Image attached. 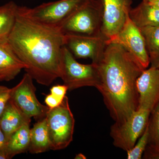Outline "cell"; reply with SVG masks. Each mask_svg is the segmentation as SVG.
Returning <instances> with one entry per match:
<instances>
[{
  "label": "cell",
  "instance_id": "18",
  "mask_svg": "<svg viewBox=\"0 0 159 159\" xmlns=\"http://www.w3.org/2000/svg\"><path fill=\"white\" fill-rule=\"evenodd\" d=\"M30 123H27L23 125L8 139L6 148L8 159L29 151L31 130Z\"/></svg>",
  "mask_w": 159,
  "mask_h": 159
},
{
  "label": "cell",
  "instance_id": "22",
  "mask_svg": "<svg viewBox=\"0 0 159 159\" xmlns=\"http://www.w3.org/2000/svg\"><path fill=\"white\" fill-rule=\"evenodd\" d=\"M11 89L0 86V119L11 98Z\"/></svg>",
  "mask_w": 159,
  "mask_h": 159
},
{
  "label": "cell",
  "instance_id": "28",
  "mask_svg": "<svg viewBox=\"0 0 159 159\" xmlns=\"http://www.w3.org/2000/svg\"><path fill=\"white\" fill-rule=\"evenodd\" d=\"M149 4H151V5H152V6L159 9V0L155 1V2H153L152 3H149Z\"/></svg>",
  "mask_w": 159,
  "mask_h": 159
},
{
  "label": "cell",
  "instance_id": "12",
  "mask_svg": "<svg viewBox=\"0 0 159 159\" xmlns=\"http://www.w3.org/2000/svg\"><path fill=\"white\" fill-rule=\"evenodd\" d=\"M138 108L151 111L159 101V68L145 69L137 80Z\"/></svg>",
  "mask_w": 159,
  "mask_h": 159
},
{
  "label": "cell",
  "instance_id": "16",
  "mask_svg": "<svg viewBox=\"0 0 159 159\" xmlns=\"http://www.w3.org/2000/svg\"><path fill=\"white\" fill-rule=\"evenodd\" d=\"M50 150V140L46 117L39 120L30 130L29 151L32 154H39Z\"/></svg>",
  "mask_w": 159,
  "mask_h": 159
},
{
  "label": "cell",
  "instance_id": "8",
  "mask_svg": "<svg viewBox=\"0 0 159 159\" xmlns=\"http://www.w3.org/2000/svg\"><path fill=\"white\" fill-rule=\"evenodd\" d=\"M33 80L29 74H25L21 81L11 89L10 99L25 115L39 121L45 118L50 108L37 99Z\"/></svg>",
  "mask_w": 159,
  "mask_h": 159
},
{
  "label": "cell",
  "instance_id": "3",
  "mask_svg": "<svg viewBox=\"0 0 159 159\" xmlns=\"http://www.w3.org/2000/svg\"><path fill=\"white\" fill-rule=\"evenodd\" d=\"M103 7L101 0H86L59 29L65 35L102 36Z\"/></svg>",
  "mask_w": 159,
  "mask_h": 159
},
{
  "label": "cell",
  "instance_id": "5",
  "mask_svg": "<svg viewBox=\"0 0 159 159\" xmlns=\"http://www.w3.org/2000/svg\"><path fill=\"white\" fill-rule=\"evenodd\" d=\"M60 78L70 91L83 87L97 88L99 80L98 69L95 64L86 65L77 62L65 46L62 50Z\"/></svg>",
  "mask_w": 159,
  "mask_h": 159
},
{
  "label": "cell",
  "instance_id": "7",
  "mask_svg": "<svg viewBox=\"0 0 159 159\" xmlns=\"http://www.w3.org/2000/svg\"><path fill=\"white\" fill-rule=\"evenodd\" d=\"M150 112L139 108L123 123L115 122L110 132L114 146L126 152L132 148L145 131Z\"/></svg>",
  "mask_w": 159,
  "mask_h": 159
},
{
  "label": "cell",
  "instance_id": "25",
  "mask_svg": "<svg viewBox=\"0 0 159 159\" xmlns=\"http://www.w3.org/2000/svg\"><path fill=\"white\" fill-rule=\"evenodd\" d=\"M8 140L3 131L0 128V154L5 155L6 157V148H7ZM7 158L8 159V157Z\"/></svg>",
  "mask_w": 159,
  "mask_h": 159
},
{
  "label": "cell",
  "instance_id": "11",
  "mask_svg": "<svg viewBox=\"0 0 159 159\" xmlns=\"http://www.w3.org/2000/svg\"><path fill=\"white\" fill-rule=\"evenodd\" d=\"M65 46L74 57L90 58L92 63H96L100 58L107 43V40L102 36L93 37L65 35Z\"/></svg>",
  "mask_w": 159,
  "mask_h": 159
},
{
  "label": "cell",
  "instance_id": "29",
  "mask_svg": "<svg viewBox=\"0 0 159 159\" xmlns=\"http://www.w3.org/2000/svg\"><path fill=\"white\" fill-rule=\"evenodd\" d=\"M157 1H158V0H143L142 2L145 3H147V4H149V3Z\"/></svg>",
  "mask_w": 159,
  "mask_h": 159
},
{
  "label": "cell",
  "instance_id": "14",
  "mask_svg": "<svg viewBox=\"0 0 159 159\" xmlns=\"http://www.w3.org/2000/svg\"><path fill=\"white\" fill-rule=\"evenodd\" d=\"M31 122V118L21 111L10 99L0 119V128L8 140L15 132Z\"/></svg>",
  "mask_w": 159,
  "mask_h": 159
},
{
  "label": "cell",
  "instance_id": "23",
  "mask_svg": "<svg viewBox=\"0 0 159 159\" xmlns=\"http://www.w3.org/2000/svg\"><path fill=\"white\" fill-rule=\"evenodd\" d=\"M68 90V88L64 84L54 85L50 89L51 94L61 100H63Z\"/></svg>",
  "mask_w": 159,
  "mask_h": 159
},
{
  "label": "cell",
  "instance_id": "13",
  "mask_svg": "<svg viewBox=\"0 0 159 159\" xmlns=\"http://www.w3.org/2000/svg\"><path fill=\"white\" fill-rule=\"evenodd\" d=\"M26 67L8 42L0 43V77L2 80L8 81L14 79Z\"/></svg>",
  "mask_w": 159,
  "mask_h": 159
},
{
  "label": "cell",
  "instance_id": "24",
  "mask_svg": "<svg viewBox=\"0 0 159 159\" xmlns=\"http://www.w3.org/2000/svg\"><path fill=\"white\" fill-rule=\"evenodd\" d=\"M62 101L63 100L57 98L51 94L47 95L45 99L46 105L50 109L57 107L61 103Z\"/></svg>",
  "mask_w": 159,
  "mask_h": 159
},
{
  "label": "cell",
  "instance_id": "2",
  "mask_svg": "<svg viewBox=\"0 0 159 159\" xmlns=\"http://www.w3.org/2000/svg\"><path fill=\"white\" fill-rule=\"evenodd\" d=\"M99 73L97 88L115 122L123 123L138 109L137 80L145 70L122 45L107 41L96 63Z\"/></svg>",
  "mask_w": 159,
  "mask_h": 159
},
{
  "label": "cell",
  "instance_id": "27",
  "mask_svg": "<svg viewBox=\"0 0 159 159\" xmlns=\"http://www.w3.org/2000/svg\"><path fill=\"white\" fill-rule=\"evenodd\" d=\"M75 159H86L85 156L82 153L77 154L75 157Z\"/></svg>",
  "mask_w": 159,
  "mask_h": 159
},
{
  "label": "cell",
  "instance_id": "30",
  "mask_svg": "<svg viewBox=\"0 0 159 159\" xmlns=\"http://www.w3.org/2000/svg\"><path fill=\"white\" fill-rule=\"evenodd\" d=\"M0 159H8V158L5 155L0 154Z\"/></svg>",
  "mask_w": 159,
  "mask_h": 159
},
{
  "label": "cell",
  "instance_id": "6",
  "mask_svg": "<svg viewBox=\"0 0 159 159\" xmlns=\"http://www.w3.org/2000/svg\"><path fill=\"white\" fill-rule=\"evenodd\" d=\"M86 1L59 0L43 3L33 8L23 6V9L27 16L38 22L59 29Z\"/></svg>",
  "mask_w": 159,
  "mask_h": 159
},
{
  "label": "cell",
  "instance_id": "31",
  "mask_svg": "<svg viewBox=\"0 0 159 159\" xmlns=\"http://www.w3.org/2000/svg\"><path fill=\"white\" fill-rule=\"evenodd\" d=\"M0 81H2V79L1 78V77H0Z\"/></svg>",
  "mask_w": 159,
  "mask_h": 159
},
{
  "label": "cell",
  "instance_id": "15",
  "mask_svg": "<svg viewBox=\"0 0 159 159\" xmlns=\"http://www.w3.org/2000/svg\"><path fill=\"white\" fill-rule=\"evenodd\" d=\"M147 127L148 144L143 158L159 159V101L151 111Z\"/></svg>",
  "mask_w": 159,
  "mask_h": 159
},
{
  "label": "cell",
  "instance_id": "21",
  "mask_svg": "<svg viewBox=\"0 0 159 159\" xmlns=\"http://www.w3.org/2000/svg\"><path fill=\"white\" fill-rule=\"evenodd\" d=\"M148 129L146 126L145 130L141 137L139 138V141L136 143L132 148L126 151L127 158L128 159H141L142 158L145 148L148 144Z\"/></svg>",
  "mask_w": 159,
  "mask_h": 159
},
{
  "label": "cell",
  "instance_id": "17",
  "mask_svg": "<svg viewBox=\"0 0 159 159\" xmlns=\"http://www.w3.org/2000/svg\"><path fill=\"white\" fill-rule=\"evenodd\" d=\"M129 16L139 28L159 25V9L143 2L131 9Z\"/></svg>",
  "mask_w": 159,
  "mask_h": 159
},
{
  "label": "cell",
  "instance_id": "4",
  "mask_svg": "<svg viewBox=\"0 0 159 159\" xmlns=\"http://www.w3.org/2000/svg\"><path fill=\"white\" fill-rule=\"evenodd\" d=\"M50 140V150L64 149L73 139L75 119L66 96L57 107L50 109L46 116Z\"/></svg>",
  "mask_w": 159,
  "mask_h": 159
},
{
  "label": "cell",
  "instance_id": "19",
  "mask_svg": "<svg viewBox=\"0 0 159 159\" xmlns=\"http://www.w3.org/2000/svg\"><path fill=\"white\" fill-rule=\"evenodd\" d=\"M19 7L13 1L0 7V43L8 42L15 23Z\"/></svg>",
  "mask_w": 159,
  "mask_h": 159
},
{
  "label": "cell",
  "instance_id": "1",
  "mask_svg": "<svg viewBox=\"0 0 159 159\" xmlns=\"http://www.w3.org/2000/svg\"><path fill=\"white\" fill-rule=\"evenodd\" d=\"M65 35L59 28L43 25L29 17L19 6L8 43L36 82L51 85L61 75Z\"/></svg>",
  "mask_w": 159,
  "mask_h": 159
},
{
  "label": "cell",
  "instance_id": "26",
  "mask_svg": "<svg viewBox=\"0 0 159 159\" xmlns=\"http://www.w3.org/2000/svg\"><path fill=\"white\" fill-rule=\"evenodd\" d=\"M151 67L155 68H159V55L157 58L150 61Z\"/></svg>",
  "mask_w": 159,
  "mask_h": 159
},
{
  "label": "cell",
  "instance_id": "20",
  "mask_svg": "<svg viewBox=\"0 0 159 159\" xmlns=\"http://www.w3.org/2000/svg\"><path fill=\"white\" fill-rule=\"evenodd\" d=\"M145 39L150 61L159 55V25L139 28Z\"/></svg>",
  "mask_w": 159,
  "mask_h": 159
},
{
  "label": "cell",
  "instance_id": "10",
  "mask_svg": "<svg viewBox=\"0 0 159 159\" xmlns=\"http://www.w3.org/2000/svg\"><path fill=\"white\" fill-rule=\"evenodd\" d=\"M103 7L102 34L110 41L116 36L126 21L132 0H101Z\"/></svg>",
  "mask_w": 159,
  "mask_h": 159
},
{
  "label": "cell",
  "instance_id": "9",
  "mask_svg": "<svg viewBox=\"0 0 159 159\" xmlns=\"http://www.w3.org/2000/svg\"><path fill=\"white\" fill-rule=\"evenodd\" d=\"M108 42L116 43L129 51L144 69L150 63L145 39L140 29L132 21L129 16L124 25L113 39Z\"/></svg>",
  "mask_w": 159,
  "mask_h": 159
}]
</instances>
